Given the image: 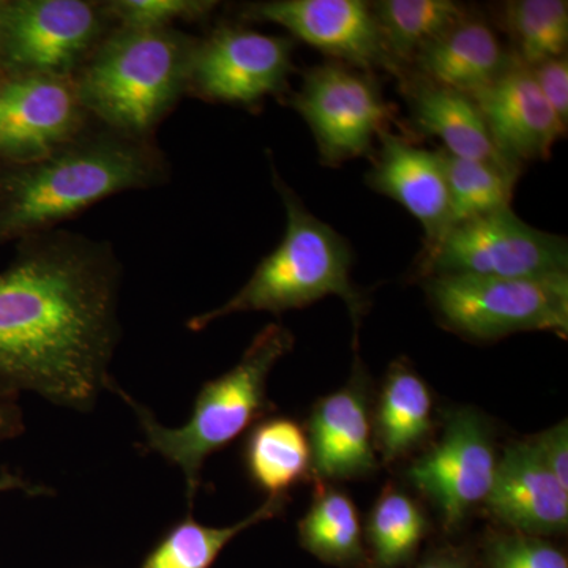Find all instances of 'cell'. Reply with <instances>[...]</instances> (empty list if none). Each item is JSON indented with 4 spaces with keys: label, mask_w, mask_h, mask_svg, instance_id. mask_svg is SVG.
<instances>
[{
    "label": "cell",
    "mask_w": 568,
    "mask_h": 568,
    "mask_svg": "<svg viewBox=\"0 0 568 568\" xmlns=\"http://www.w3.org/2000/svg\"><path fill=\"white\" fill-rule=\"evenodd\" d=\"M123 268L111 244L65 230L17 242L0 271V396L91 413L112 383Z\"/></svg>",
    "instance_id": "cell-1"
},
{
    "label": "cell",
    "mask_w": 568,
    "mask_h": 568,
    "mask_svg": "<svg viewBox=\"0 0 568 568\" xmlns=\"http://www.w3.org/2000/svg\"><path fill=\"white\" fill-rule=\"evenodd\" d=\"M170 181V160L155 140L92 121L43 159L0 164V245L58 230L106 197Z\"/></svg>",
    "instance_id": "cell-2"
},
{
    "label": "cell",
    "mask_w": 568,
    "mask_h": 568,
    "mask_svg": "<svg viewBox=\"0 0 568 568\" xmlns=\"http://www.w3.org/2000/svg\"><path fill=\"white\" fill-rule=\"evenodd\" d=\"M293 347L294 335L284 325L268 324L254 336L237 365L201 387L192 416L179 428L160 424L151 409L126 394L114 379L108 392L121 396L132 407L144 436L142 450L160 455L182 470L192 507L203 481L204 463L272 409L268 376Z\"/></svg>",
    "instance_id": "cell-3"
},
{
    "label": "cell",
    "mask_w": 568,
    "mask_h": 568,
    "mask_svg": "<svg viewBox=\"0 0 568 568\" xmlns=\"http://www.w3.org/2000/svg\"><path fill=\"white\" fill-rule=\"evenodd\" d=\"M197 37L112 29L73 82L82 106L108 129L155 140L160 123L186 95Z\"/></svg>",
    "instance_id": "cell-4"
},
{
    "label": "cell",
    "mask_w": 568,
    "mask_h": 568,
    "mask_svg": "<svg viewBox=\"0 0 568 568\" xmlns=\"http://www.w3.org/2000/svg\"><path fill=\"white\" fill-rule=\"evenodd\" d=\"M272 166V183L286 211V231L282 242L264 257L248 282L219 308L189 320L186 327L204 331L222 317L237 313H284L315 304L327 295H338L358 325L365 302L351 282L349 244L334 227L316 219L297 193Z\"/></svg>",
    "instance_id": "cell-5"
},
{
    "label": "cell",
    "mask_w": 568,
    "mask_h": 568,
    "mask_svg": "<svg viewBox=\"0 0 568 568\" xmlns=\"http://www.w3.org/2000/svg\"><path fill=\"white\" fill-rule=\"evenodd\" d=\"M440 323L474 339L518 332L568 334V274L536 278L437 275L424 278Z\"/></svg>",
    "instance_id": "cell-6"
},
{
    "label": "cell",
    "mask_w": 568,
    "mask_h": 568,
    "mask_svg": "<svg viewBox=\"0 0 568 568\" xmlns=\"http://www.w3.org/2000/svg\"><path fill=\"white\" fill-rule=\"evenodd\" d=\"M112 29L95 0H3L0 74L74 78Z\"/></svg>",
    "instance_id": "cell-7"
},
{
    "label": "cell",
    "mask_w": 568,
    "mask_h": 568,
    "mask_svg": "<svg viewBox=\"0 0 568 568\" xmlns=\"http://www.w3.org/2000/svg\"><path fill=\"white\" fill-rule=\"evenodd\" d=\"M567 271V239L536 230L511 207L455 224L435 246L425 250L420 260L424 278H536Z\"/></svg>",
    "instance_id": "cell-8"
},
{
    "label": "cell",
    "mask_w": 568,
    "mask_h": 568,
    "mask_svg": "<svg viewBox=\"0 0 568 568\" xmlns=\"http://www.w3.org/2000/svg\"><path fill=\"white\" fill-rule=\"evenodd\" d=\"M294 40L242 24L215 26L197 37L186 95L211 103L257 108L267 97L290 91Z\"/></svg>",
    "instance_id": "cell-9"
},
{
    "label": "cell",
    "mask_w": 568,
    "mask_h": 568,
    "mask_svg": "<svg viewBox=\"0 0 568 568\" xmlns=\"http://www.w3.org/2000/svg\"><path fill=\"white\" fill-rule=\"evenodd\" d=\"M291 104L312 130L321 162L328 166L372 152L373 140L390 118V106L372 73L342 62L306 70Z\"/></svg>",
    "instance_id": "cell-10"
},
{
    "label": "cell",
    "mask_w": 568,
    "mask_h": 568,
    "mask_svg": "<svg viewBox=\"0 0 568 568\" xmlns=\"http://www.w3.org/2000/svg\"><path fill=\"white\" fill-rule=\"evenodd\" d=\"M239 21L272 22L324 54L365 73L386 70L403 78L372 6L364 0H265L239 9Z\"/></svg>",
    "instance_id": "cell-11"
},
{
    "label": "cell",
    "mask_w": 568,
    "mask_h": 568,
    "mask_svg": "<svg viewBox=\"0 0 568 568\" xmlns=\"http://www.w3.org/2000/svg\"><path fill=\"white\" fill-rule=\"evenodd\" d=\"M92 121L73 78L0 74V164L43 159Z\"/></svg>",
    "instance_id": "cell-12"
},
{
    "label": "cell",
    "mask_w": 568,
    "mask_h": 568,
    "mask_svg": "<svg viewBox=\"0 0 568 568\" xmlns=\"http://www.w3.org/2000/svg\"><path fill=\"white\" fill-rule=\"evenodd\" d=\"M497 458L487 422L459 409L447 417L443 436L407 470V477L435 503L444 528H458L469 511L487 500Z\"/></svg>",
    "instance_id": "cell-13"
},
{
    "label": "cell",
    "mask_w": 568,
    "mask_h": 568,
    "mask_svg": "<svg viewBox=\"0 0 568 568\" xmlns=\"http://www.w3.org/2000/svg\"><path fill=\"white\" fill-rule=\"evenodd\" d=\"M495 141L508 163L545 160L567 126L559 121L528 67L514 55L508 69L484 91L473 95Z\"/></svg>",
    "instance_id": "cell-14"
},
{
    "label": "cell",
    "mask_w": 568,
    "mask_h": 568,
    "mask_svg": "<svg viewBox=\"0 0 568 568\" xmlns=\"http://www.w3.org/2000/svg\"><path fill=\"white\" fill-rule=\"evenodd\" d=\"M377 140L379 149L366 183L403 205L420 222L425 231V252L452 227L450 196L439 152L417 148L388 130L381 132Z\"/></svg>",
    "instance_id": "cell-15"
},
{
    "label": "cell",
    "mask_w": 568,
    "mask_h": 568,
    "mask_svg": "<svg viewBox=\"0 0 568 568\" xmlns=\"http://www.w3.org/2000/svg\"><path fill=\"white\" fill-rule=\"evenodd\" d=\"M485 506L515 532L547 537L567 530L568 488L541 463L529 440L510 444L497 459Z\"/></svg>",
    "instance_id": "cell-16"
},
{
    "label": "cell",
    "mask_w": 568,
    "mask_h": 568,
    "mask_svg": "<svg viewBox=\"0 0 568 568\" xmlns=\"http://www.w3.org/2000/svg\"><path fill=\"white\" fill-rule=\"evenodd\" d=\"M306 435L313 473L321 480H355L376 473L368 396L362 377L316 403Z\"/></svg>",
    "instance_id": "cell-17"
},
{
    "label": "cell",
    "mask_w": 568,
    "mask_h": 568,
    "mask_svg": "<svg viewBox=\"0 0 568 568\" xmlns=\"http://www.w3.org/2000/svg\"><path fill=\"white\" fill-rule=\"evenodd\" d=\"M508 54L495 29L467 10L447 31L428 41L414 55L413 65L422 80L476 95L508 69Z\"/></svg>",
    "instance_id": "cell-18"
},
{
    "label": "cell",
    "mask_w": 568,
    "mask_h": 568,
    "mask_svg": "<svg viewBox=\"0 0 568 568\" xmlns=\"http://www.w3.org/2000/svg\"><path fill=\"white\" fill-rule=\"evenodd\" d=\"M402 81L406 85L405 97L413 122L422 133L439 138L444 151L462 159L481 160L521 171L497 151L473 97L418 77L413 80L403 78Z\"/></svg>",
    "instance_id": "cell-19"
},
{
    "label": "cell",
    "mask_w": 568,
    "mask_h": 568,
    "mask_svg": "<svg viewBox=\"0 0 568 568\" xmlns=\"http://www.w3.org/2000/svg\"><path fill=\"white\" fill-rule=\"evenodd\" d=\"M244 458L253 484L267 496H287L313 470L306 429L287 417L265 418L254 426Z\"/></svg>",
    "instance_id": "cell-20"
},
{
    "label": "cell",
    "mask_w": 568,
    "mask_h": 568,
    "mask_svg": "<svg viewBox=\"0 0 568 568\" xmlns=\"http://www.w3.org/2000/svg\"><path fill=\"white\" fill-rule=\"evenodd\" d=\"M433 398L424 379L409 366L388 372L376 413V440L386 462H395L422 446L433 428Z\"/></svg>",
    "instance_id": "cell-21"
},
{
    "label": "cell",
    "mask_w": 568,
    "mask_h": 568,
    "mask_svg": "<svg viewBox=\"0 0 568 568\" xmlns=\"http://www.w3.org/2000/svg\"><path fill=\"white\" fill-rule=\"evenodd\" d=\"M302 547L331 566L375 568L364 545L354 500L339 489L320 485L315 499L298 523Z\"/></svg>",
    "instance_id": "cell-22"
},
{
    "label": "cell",
    "mask_w": 568,
    "mask_h": 568,
    "mask_svg": "<svg viewBox=\"0 0 568 568\" xmlns=\"http://www.w3.org/2000/svg\"><path fill=\"white\" fill-rule=\"evenodd\" d=\"M287 496H267L256 510L235 525L213 528L186 515L148 552L140 568H212L239 534L283 514Z\"/></svg>",
    "instance_id": "cell-23"
},
{
    "label": "cell",
    "mask_w": 568,
    "mask_h": 568,
    "mask_svg": "<svg viewBox=\"0 0 568 568\" xmlns=\"http://www.w3.org/2000/svg\"><path fill=\"white\" fill-rule=\"evenodd\" d=\"M396 65L406 70L414 55L467 11L454 0H379L369 2Z\"/></svg>",
    "instance_id": "cell-24"
},
{
    "label": "cell",
    "mask_w": 568,
    "mask_h": 568,
    "mask_svg": "<svg viewBox=\"0 0 568 568\" xmlns=\"http://www.w3.org/2000/svg\"><path fill=\"white\" fill-rule=\"evenodd\" d=\"M450 196L452 226L510 207L519 171L462 159L439 149Z\"/></svg>",
    "instance_id": "cell-25"
},
{
    "label": "cell",
    "mask_w": 568,
    "mask_h": 568,
    "mask_svg": "<svg viewBox=\"0 0 568 568\" xmlns=\"http://www.w3.org/2000/svg\"><path fill=\"white\" fill-rule=\"evenodd\" d=\"M428 523L420 506L399 489L387 487L366 525L369 559L375 568H399L416 558Z\"/></svg>",
    "instance_id": "cell-26"
},
{
    "label": "cell",
    "mask_w": 568,
    "mask_h": 568,
    "mask_svg": "<svg viewBox=\"0 0 568 568\" xmlns=\"http://www.w3.org/2000/svg\"><path fill=\"white\" fill-rule=\"evenodd\" d=\"M500 21L515 47V58L534 67L567 55L566 0H511L500 6Z\"/></svg>",
    "instance_id": "cell-27"
},
{
    "label": "cell",
    "mask_w": 568,
    "mask_h": 568,
    "mask_svg": "<svg viewBox=\"0 0 568 568\" xmlns=\"http://www.w3.org/2000/svg\"><path fill=\"white\" fill-rule=\"evenodd\" d=\"M215 0H106L104 11L114 28L126 31H166L175 22L209 20L219 9Z\"/></svg>",
    "instance_id": "cell-28"
},
{
    "label": "cell",
    "mask_w": 568,
    "mask_h": 568,
    "mask_svg": "<svg viewBox=\"0 0 568 568\" xmlns=\"http://www.w3.org/2000/svg\"><path fill=\"white\" fill-rule=\"evenodd\" d=\"M484 568H568V560L544 537L504 530L488 537Z\"/></svg>",
    "instance_id": "cell-29"
},
{
    "label": "cell",
    "mask_w": 568,
    "mask_h": 568,
    "mask_svg": "<svg viewBox=\"0 0 568 568\" xmlns=\"http://www.w3.org/2000/svg\"><path fill=\"white\" fill-rule=\"evenodd\" d=\"M532 73L537 88L547 100L551 110L558 115L560 122L567 126L568 123V59L567 55L549 59L528 67Z\"/></svg>",
    "instance_id": "cell-30"
},
{
    "label": "cell",
    "mask_w": 568,
    "mask_h": 568,
    "mask_svg": "<svg viewBox=\"0 0 568 568\" xmlns=\"http://www.w3.org/2000/svg\"><path fill=\"white\" fill-rule=\"evenodd\" d=\"M530 446L545 466L551 470L564 487L568 488V425L562 424L545 429L544 433L529 439Z\"/></svg>",
    "instance_id": "cell-31"
},
{
    "label": "cell",
    "mask_w": 568,
    "mask_h": 568,
    "mask_svg": "<svg viewBox=\"0 0 568 568\" xmlns=\"http://www.w3.org/2000/svg\"><path fill=\"white\" fill-rule=\"evenodd\" d=\"M24 433V417L18 399L0 396V440L14 439Z\"/></svg>",
    "instance_id": "cell-32"
},
{
    "label": "cell",
    "mask_w": 568,
    "mask_h": 568,
    "mask_svg": "<svg viewBox=\"0 0 568 568\" xmlns=\"http://www.w3.org/2000/svg\"><path fill=\"white\" fill-rule=\"evenodd\" d=\"M9 491H24L29 496L51 495L52 493L50 488L40 487V485H33L32 481L26 480L9 467H2L0 470V495Z\"/></svg>",
    "instance_id": "cell-33"
},
{
    "label": "cell",
    "mask_w": 568,
    "mask_h": 568,
    "mask_svg": "<svg viewBox=\"0 0 568 568\" xmlns=\"http://www.w3.org/2000/svg\"><path fill=\"white\" fill-rule=\"evenodd\" d=\"M414 568H474L473 564L462 552L443 549L435 555L428 556L424 562Z\"/></svg>",
    "instance_id": "cell-34"
},
{
    "label": "cell",
    "mask_w": 568,
    "mask_h": 568,
    "mask_svg": "<svg viewBox=\"0 0 568 568\" xmlns=\"http://www.w3.org/2000/svg\"><path fill=\"white\" fill-rule=\"evenodd\" d=\"M3 0H0V20H2Z\"/></svg>",
    "instance_id": "cell-35"
}]
</instances>
